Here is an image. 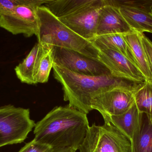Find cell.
I'll return each mask as SVG.
<instances>
[{
    "instance_id": "cell-1",
    "label": "cell",
    "mask_w": 152,
    "mask_h": 152,
    "mask_svg": "<svg viewBox=\"0 0 152 152\" xmlns=\"http://www.w3.org/2000/svg\"><path fill=\"white\" fill-rule=\"evenodd\" d=\"M87 114L69 104L57 106L35 126L34 138L52 148L78 150L89 128Z\"/></svg>"
},
{
    "instance_id": "cell-2",
    "label": "cell",
    "mask_w": 152,
    "mask_h": 152,
    "mask_svg": "<svg viewBox=\"0 0 152 152\" xmlns=\"http://www.w3.org/2000/svg\"><path fill=\"white\" fill-rule=\"evenodd\" d=\"M55 79L62 86L64 100L69 105L87 115L92 111L91 99L95 95L116 87L135 89L138 84L110 75L90 76L80 75L53 63Z\"/></svg>"
},
{
    "instance_id": "cell-3",
    "label": "cell",
    "mask_w": 152,
    "mask_h": 152,
    "mask_svg": "<svg viewBox=\"0 0 152 152\" xmlns=\"http://www.w3.org/2000/svg\"><path fill=\"white\" fill-rule=\"evenodd\" d=\"M38 43L78 52L91 59L98 60V50L90 41L75 33L44 5L37 10Z\"/></svg>"
},
{
    "instance_id": "cell-4",
    "label": "cell",
    "mask_w": 152,
    "mask_h": 152,
    "mask_svg": "<svg viewBox=\"0 0 152 152\" xmlns=\"http://www.w3.org/2000/svg\"><path fill=\"white\" fill-rule=\"evenodd\" d=\"M89 126L80 152H132L129 139L110 121Z\"/></svg>"
},
{
    "instance_id": "cell-5",
    "label": "cell",
    "mask_w": 152,
    "mask_h": 152,
    "mask_svg": "<svg viewBox=\"0 0 152 152\" xmlns=\"http://www.w3.org/2000/svg\"><path fill=\"white\" fill-rule=\"evenodd\" d=\"M35 125L29 109L10 104L0 107V148L23 142Z\"/></svg>"
},
{
    "instance_id": "cell-6",
    "label": "cell",
    "mask_w": 152,
    "mask_h": 152,
    "mask_svg": "<svg viewBox=\"0 0 152 152\" xmlns=\"http://www.w3.org/2000/svg\"><path fill=\"white\" fill-rule=\"evenodd\" d=\"M53 63L74 73L90 76L111 74L100 61L87 57L76 51L53 47Z\"/></svg>"
},
{
    "instance_id": "cell-7",
    "label": "cell",
    "mask_w": 152,
    "mask_h": 152,
    "mask_svg": "<svg viewBox=\"0 0 152 152\" xmlns=\"http://www.w3.org/2000/svg\"><path fill=\"white\" fill-rule=\"evenodd\" d=\"M135 89L116 87L96 95L91 99V109L99 112L103 118L121 115L134 103Z\"/></svg>"
},
{
    "instance_id": "cell-8",
    "label": "cell",
    "mask_w": 152,
    "mask_h": 152,
    "mask_svg": "<svg viewBox=\"0 0 152 152\" xmlns=\"http://www.w3.org/2000/svg\"><path fill=\"white\" fill-rule=\"evenodd\" d=\"M110 2L111 4L118 7L122 17L132 30L138 33L152 34V0H111Z\"/></svg>"
},
{
    "instance_id": "cell-9",
    "label": "cell",
    "mask_w": 152,
    "mask_h": 152,
    "mask_svg": "<svg viewBox=\"0 0 152 152\" xmlns=\"http://www.w3.org/2000/svg\"><path fill=\"white\" fill-rule=\"evenodd\" d=\"M37 8L17 6L11 12L0 17V27L13 35L22 34L28 37L36 36L38 29Z\"/></svg>"
},
{
    "instance_id": "cell-10",
    "label": "cell",
    "mask_w": 152,
    "mask_h": 152,
    "mask_svg": "<svg viewBox=\"0 0 152 152\" xmlns=\"http://www.w3.org/2000/svg\"><path fill=\"white\" fill-rule=\"evenodd\" d=\"M105 4V0H94L75 13L58 18L76 34L90 41L96 37L99 11Z\"/></svg>"
},
{
    "instance_id": "cell-11",
    "label": "cell",
    "mask_w": 152,
    "mask_h": 152,
    "mask_svg": "<svg viewBox=\"0 0 152 152\" xmlns=\"http://www.w3.org/2000/svg\"><path fill=\"white\" fill-rule=\"evenodd\" d=\"M98 60L114 76L136 84L146 80L137 67L120 53L109 49H98Z\"/></svg>"
},
{
    "instance_id": "cell-12",
    "label": "cell",
    "mask_w": 152,
    "mask_h": 152,
    "mask_svg": "<svg viewBox=\"0 0 152 152\" xmlns=\"http://www.w3.org/2000/svg\"><path fill=\"white\" fill-rule=\"evenodd\" d=\"M133 31L120 12L118 7L105 0L99 11L96 37L110 34H124Z\"/></svg>"
},
{
    "instance_id": "cell-13",
    "label": "cell",
    "mask_w": 152,
    "mask_h": 152,
    "mask_svg": "<svg viewBox=\"0 0 152 152\" xmlns=\"http://www.w3.org/2000/svg\"><path fill=\"white\" fill-rule=\"evenodd\" d=\"M143 114L140 113L135 103L126 112L119 116L103 117L118 129L130 141L133 142L141 130Z\"/></svg>"
},
{
    "instance_id": "cell-14",
    "label": "cell",
    "mask_w": 152,
    "mask_h": 152,
    "mask_svg": "<svg viewBox=\"0 0 152 152\" xmlns=\"http://www.w3.org/2000/svg\"><path fill=\"white\" fill-rule=\"evenodd\" d=\"M141 34L133 30L122 35L127 44L136 65L145 77L146 80L152 81V72L142 43Z\"/></svg>"
},
{
    "instance_id": "cell-15",
    "label": "cell",
    "mask_w": 152,
    "mask_h": 152,
    "mask_svg": "<svg viewBox=\"0 0 152 152\" xmlns=\"http://www.w3.org/2000/svg\"><path fill=\"white\" fill-rule=\"evenodd\" d=\"M42 49V45L37 43L26 58L15 67V74L21 83L30 85L36 84L35 77Z\"/></svg>"
},
{
    "instance_id": "cell-16",
    "label": "cell",
    "mask_w": 152,
    "mask_h": 152,
    "mask_svg": "<svg viewBox=\"0 0 152 152\" xmlns=\"http://www.w3.org/2000/svg\"><path fill=\"white\" fill-rule=\"evenodd\" d=\"M90 42L97 49L105 48L120 53L137 66L122 34H110L96 36Z\"/></svg>"
},
{
    "instance_id": "cell-17",
    "label": "cell",
    "mask_w": 152,
    "mask_h": 152,
    "mask_svg": "<svg viewBox=\"0 0 152 152\" xmlns=\"http://www.w3.org/2000/svg\"><path fill=\"white\" fill-rule=\"evenodd\" d=\"M135 103L140 113L145 114L152 124V81L146 80L138 84L133 93Z\"/></svg>"
},
{
    "instance_id": "cell-18",
    "label": "cell",
    "mask_w": 152,
    "mask_h": 152,
    "mask_svg": "<svg viewBox=\"0 0 152 152\" xmlns=\"http://www.w3.org/2000/svg\"><path fill=\"white\" fill-rule=\"evenodd\" d=\"M94 0H49L45 6L58 18L75 13L89 5Z\"/></svg>"
},
{
    "instance_id": "cell-19",
    "label": "cell",
    "mask_w": 152,
    "mask_h": 152,
    "mask_svg": "<svg viewBox=\"0 0 152 152\" xmlns=\"http://www.w3.org/2000/svg\"><path fill=\"white\" fill-rule=\"evenodd\" d=\"M42 46V49L38 60L35 77L36 84H43L48 81L51 70L53 67V46L46 45Z\"/></svg>"
},
{
    "instance_id": "cell-20",
    "label": "cell",
    "mask_w": 152,
    "mask_h": 152,
    "mask_svg": "<svg viewBox=\"0 0 152 152\" xmlns=\"http://www.w3.org/2000/svg\"><path fill=\"white\" fill-rule=\"evenodd\" d=\"M132 152H152V124L143 118L141 130L131 143Z\"/></svg>"
},
{
    "instance_id": "cell-21",
    "label": "cell",
    "mask_w": 152,
    "mask_h": 152,
    "mask_svg": "<svg viewBox=\"0 0 152 152\" xmlns=\"http://www.w3.org/2000/svg\"><path fill=\"white\" fill-rule=\"evenodd\" d=\"M52 149L49 145L37 142L34 139L26 144L18 152H49Z\"/></svg>"
},
{
    "instance_id": "cell-22",
    "label": "cell",
    "mask_w": 152,
    "mask_h": 152,
    "mask_svg": "<svg viewBox=\"0 0 152 152\" xmlns=\"http://www.w3.org/2000/svg\"><path fill=\"white\" fill-rule=\"evenodd\" d=\"M23 5L22 0L0 1V17L11 12L17 6Z\"/></svg>"
},
{
    "instance_id": "cell-23",
    "label": "cell",
    "mask_w": 152,
    "mask_h": 152,
    "mask_svg": "<svg viewBox=\"0 0 152 152\" xmlns=\"http://www.w3.org/2000/svg\"><path fill=\"white\" fill-rule=\"evenodd\" d=\"M141 35L142 43L146 53L152 74V41L146 37L144 33H141Z\"/></svg>"
},
{
    "instance_id": "cell-24",
    "label": "cell",
    "mask_w": 152,
    "mask_h": 152,
    "mask_svg": "<svg viewBox=\"0 0 152 152\" xmlns=\"http://www.w3.org/2000/svg\"><path fill=\"white\" fill-rule=\"evenodd\" d=\"M77 150L71 148H52L49 152H76Z\"/></svg>"
}]
</instances>
